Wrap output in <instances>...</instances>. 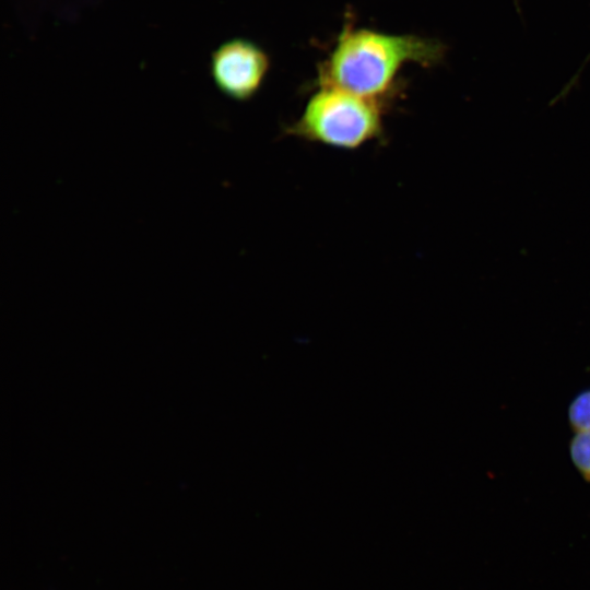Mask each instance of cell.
<instances>
[{"mask_svg":"<svg viewBox=\"0 0 590 590\" xmlns=\"http://www.w3.org/2000/svg\"><path fill=\"white\" fill-rule=\"evenodd\" d=\"M445 55L446 46L436 38L347 23L318 64L314 85L340 88L388 108L401 92L405 67L432 68Z\"/></svg>","mask_w":590,"mask_h":590,"instance_id":"obj_1","label":"cell"},{"mask_svg":"<svg viewBox=\"0 0 590 590\" xmlns=\"http://www.w3.org/2000/svg\"><path fill=\"white\" fill-rule=\"evenodd\" d=\"M271 68L268 52L248 38L222 43L211 55V76L221 93L247 102L261 90Z\"/></svg>","mask_w":590,"mask_h":590,"instance_id":"obj_3","label":"cell"},{"mask_svg":"<svg viewBox=\"0 0 590 590\" xmlns=\"http://www.w3.org/2000/svg\"><path fill=\"white\" fill-rule=\"evenodd\" d=\"M568 451L575 470L585 482L590 483V432L574 433Z\"/></svg>","mask_w":590,"mask_h":590,"instance_id":"obj_4","label":"cell"},{"mask_svg":"<svg viewBox=\"0 0 590 590\" xmlns=\"http://www.w3.org/2000/svg\"><path fill=\"white\" fill-rule=\"evenodd\" d=\"M567 422L573 433L590 432V388L577 392L570 400Z\"/></svg>","mask_w":590,"mask_h":590,"instance_id":"obj_5","label":"cell"},{"mask_svg":"<svg viewBox=\"0 0 590 590\" xmlns=\"http://www.w3.org/2000/svg\"><path fill=\"white\" fill-rule=\"evenodd\" d=\"M386 107L350 92L316 86L284 133L339 150H358L385 138Z\"/></svg>","mask_w":590,"mask_h":590,"instance_id":"obj_2","label":"cell"}]
</instances>
